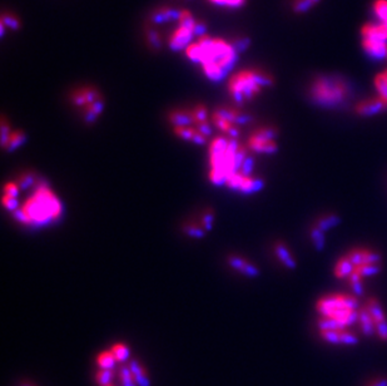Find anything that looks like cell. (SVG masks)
Here are the masks:
<instances>
[{"mask_svg":"<svg viewBox=\"0 0 387 386\" xmlns=\"http://www.w3.org/2000/svg\"><path fill=\"white\" fill-rule=\"evenodd\" d=\"M185 54L191 62L200 65V69L208 80L219 82L224 79L234 67L239 53L232 41L204 34L187 46Z\"/></svg>","mask_w":387,"mask_h":386,"instance_id":"1","label":"cell"},{"mask_svg":"<svg viewBox=\"0 0 387 386\" xmlns=\"http://www.w3.org/2000/svg\"><path fill=\"white\" fill-rule=\"evenodd\" d=\"M62 216V201L45 181H39L23 206L13 212V218L18 223L33 228L57 223Z\"/></svg>","mask_w":387,"mask_h":386,"instance_id":"2","label":"cell"},{"mask_svg":"<svg viewBox=\"0 0 387 386\" xmlns=\"http://www.w3.org/2000/svg\"><path fill=\"white\" fill-rule=\"evenodd\" d=\"M248 147L238 139L229 137H215L209 144V172L212 185L226 186L227 181L241 172L243 162L248 157Z\"/></svg>","mask_w":387,"mask_h":386,"instance_id":"3","label":"cell"},{"mask_svg":"<svg viewBox=\"0 0 387 386\" xmlns=\"http://www.w3.org/2000/svg\"><path fill=\"white\" fill-rule=\"evenodd\" d=\"M273 77L259 69H244L231 75L227 84L229 97L236 104L253 101L264 88L272 87Z\"/></svg>","mask_w":387,"mask_h":386,"instance_id":"4","label":"cell"},{"mask_svg":"<svg viewBox=\"0 0 387 386\" xmlns=\"http://www.w3.org/2000/svg\"><path fill=\"white\" fill-rule=\"evenodd\" d=\"M313 103L323 108L341 107L351 95V85L340 75H320L310 89Z\"/></svg>","mask_w":387,"mask_h":386,"instance_id":"5","label":"cell"},{"mask_svg":"<svg viewBox=\"0 0 387 386\" xmlns=\"http://www.w3.org/2000/svg\"><path fill=\"white\" fill-rule=\"evenodd\" d=\"M316 310L321 317L334 320L342 329H347L359 320L360 305L352 295L337 294L321 297L316 304Z\"/></svg>","mask_w":387,"mask_h":386,"instance_id":"6","label":"cell"},{"mask_svg":"<svg viewBox=\"0 0 387 386\" xmlns=\"http://www.w3.org/2000/svg\"><path fill=\"white\" fill-rule=\"evenodd\" d=\"M278 136V131L274 127H263L249 136L247 147L251 152L258 155H274L278 151V144L276 138Z\"/></svg>","mask_w":387,"mask_h":386,"instance_id":"7","label":"cell"},{"mask_svg":"<svg viewBox=\"0 0 387 386\" xmlns=\"http://www.w3.org/2000/svg\"><path fill=\"white\" fill-rule=\"evenodd\" d=\"M226 187L242 194H252V193L259 192L264 187V181L262 178L246 176L242 172H238L227 181Z\"/></svg>","mask_w":387,"mask_h":386,"instance_id":"8","label":"cell"},{"mask_svg":"<svg viewBox=\"0 0 387 386\" xmlns=\"http://www.w3.org/2000/svg\"><path fill=\"white\" fill-rule=\"evenodd\" d=\"M321 339L331 345L355 346L359 344L360 337L355 332L344 330H332V331H320Z\"/></svg>","mask_w":387,"mask_h":386,"instance_id":"9","label":"cell"},{"mask_svg":"<svg viewBox=\"0 0 387 386\" xmlns=\"http://www.w3.org/2000/svg\"><path fill=\"white\" fill-rule=\"evenodd\" d=\"M197 35L194 33V30L188 26L182 25V24H178L177 28L173 30V33L170 36V48L175 52H180L182 49H187V46L191 43H193V38Z\"/></svg>","mask_w":387,"mask_h":386,"instance_id":"10","label":"cell"},{"mask_svg":"<svg viewBox=\"0 0 387 386\" xmlns=\"http://www.w3.org/2000/svg\"><path fill=\"white\" fill-rule=\"evenodd\" d=\"M99 99H102V94L93 87L80 88V89H77L75 92H73L72 95H70L72 103L74 104L75 107L82 109L87 108L88 106L93 104L94 102L99 101Z\"/></svg>","mask_w":387,"mask_h":386,"instance_id":"11","label":"cell"},{"mask_svg":"<svg viewBox=\"0 0 387 386\" xmlns=\"http://www.w3.org/2000/svg\"><path fill=\"white\" fill-rule=\"evenodd\" d=\"M355 111L361 117H374L387 111V103L380 97L372 99L370 98L357 103V106L355 107Z\"/></svg>","mask_w":387,"mask_h":386,"instance_id":"12","label":"cell"},{"mask_svg":"<svg viewBox=\"0 0 387 386\" xmlns=\"http://www.w3.org/2000/svg\"><path fill=\"white\" fill-rule=\"evenodd\" d=\"M362 48L372 59L381 60L387 58V41L377 39H362Z\"/></svg>","mask_w":387,"mask_h":386,"instance_id":"13","label":"cell"},{"mask_svg":"<svg viewBox=\"0 0 387 386\" xmlns=\"http://www.w3.org/2000/svg\"><path fill=\"white\" fill-rule=\"evenodd\" d=\"M228 265L231 266L234 271L242 273L243 276H247V277H257V276H259L258 267L254 266L253 263L249 262V261H247L246 258L239 257V256H229Z\"/></svg>","mask_w":387,"mask_h":386,"instance_id":"14","label":"cell"},{"mask_svg":"<svg viewBox=\"0 0 387 386\" xmlns=\"http://www.w3.org/2000/svg\"><path fill=\"white\" fill-rule=\"evenodd\" d=\"M215 113H218L219 116H222L223 118H226L227 121H229L231 123L236 124V126H243V124H248L252 122V116L249 114L243 113V112L238 111L236 108H231V107H219V108L215 109Z\"/></svg>","mask_w":387,"mask_h":386,"instance_id":"15","label":"cell"},{"mask_svg":"<svg viewBox=\"0 0 387 386\" xmlns=\"http://www.w3.org/2000/svg\"><path fill=\"white\" fill-rule=\"evenodd\" d=\"M212 122H213V124H214V126L217 127V128L219 129V131L222 132V133H223L226 137L238 139L239 134H241V132H239V129H238V126L231 123V122L227 121L226 118H223L222 116H219L218 113H215V112H213L212 113Z\"/></svg>","mask_w":387,"mask_h":386,"instance_id":"16","label":"cell"},{"mask_svg":"<svg viewBox=\"0 0 387 386\" xmlns=\"http://www.w3.org/2000/svg\"><path fill=\"white\" fill-rule=\"evenodd\" d=\"M362 39H377L387 41V25L384 23H367L361 28Z\"/></svg>","mask_w":387,"mask_h":386,"instance_id":"17","label":"cell"},{"mask_svg":"<svg viewBox=\"0 0 387 386\" xmlns=\"http://www.w3.org/2000/svg\"><path fill=\"white\" fill-rule=\"evenodd\" d=\"M357 324H360V329H361L362 334H364L365 336H372V335L376 334V325H375V320L374 317H372V315L370 314L366 305L360 307Z\"/></svg>","mask_w":387,"mask_h":386,"instance_id":"18","label":"cell"},{"mask_svg":"<svg viewBox=\"0 0 387 386\" xmlns=\"http://www.w3.org/2000/svg\"><path fill=\"white\" fill-rule=\"evenodd\" d=\"M274 255L277 256L278 261L288 270H295L297 267L295 257L292 256L291 251L288 250L287 246L283 242H277L274 245Z\"/></svg>","mask_w":387,"mask_h":386,"instance_id":"19","label":"cell"},{"mask_svg":"<svg viewBox=\"0 0 387 386\" xmlns=\"http://www.w3.org/2000/svg\"><path fill=\"white\" fill-rule=\"evenodd\" d=\"M181 10H175L170 6H162L158 8L156 11L152 14V21L153 23H166V21L171 20H178Z\"/></svg>","mask_w":387,"mask_h":386,"instance_id":"20","label":"cell"},{"mask_svg":"<svg viewBox=\"0 0 387 386\" xmlns=\"http://www.w3.org/2000/svg\"><path fill=\"white\" fill-rule=\"evenodd\" d=\"M170 121L173 127L194 126L192 111H173L170 114Z\"/></svg>","mask_w":387,"mask_h":386,"instance_id":"21","label":"cell"},{"mask_svg":"<svg viewBox=\"0 0 387 386\" xmlns=\"http://www.w3.org/2000/svg\"><path fill=\"white\" fill-rule=\"evenodd\" d=\"M355 270H356V267L354 266V263L350 261L347 256H344L337 261L336 266H335V276L340 280H344V278H349Z\"/></svg>","mask_w":387,"mask_h":386,"instance_id":"22","label":"cell"},{"mask_svg":"<svg viewBox=\"0 0 387 386\" xmlns=\"http://www.w3.org/2000/svg\"><path fill=\"white\" fill-rule=\"evenodd\" d=\"M26 142V134L21 131H11L8 141L3 144V148L6 152H14L20 148Z\"/></svg>","mask_w":387,"mask_h":386,"instance_id":"23","label":"cell"},{"mask_svg":"<svg viewBox=\"0 0 387 386\" xmlns=\"http://www.w3.org/2000/svg\"><path fill=\"white\" fill-rule=\"evenodd\" d=\"M103 109H104V101L99 99V101L94 102L93 104L88 106L87 108L83 109V119H84L87 123H94L98 118H99L100 114L103 113Z\"/></svg>","mask_w":387,"mask_h":386,"instance_id":"24","label":"cell"},{"mask_svg":"<svg viewBox=\"0 0 387 386\" xmlns=\"http://www.w3.org/2000/svg\"><path fill=\"white\" fill-rule=\"evenodd\" d=\"M341 217L339 216V214L336 213H328V214H325V216L320 217V218L317 219V222H316L315 226L317 227V228H320L321 231L323 232H327L330 231V229L335 228V227L339 226L340 223H341Z\"/></svg>","mask_w":387,"mask_h":386,"instance_id":"25","label":"cell"},{"mask_svg":"<svg viewBox=\"0 0 387 386\" xmlns=\"http://www.w3.org/2000/svg\"><path fill=\"white\" fill-rule=\"evenodd\" d=\"M366 307L369 309L370 314L372 315V317H374L375 325L380 324V322H384L387 320L386 312H385L384 307H382V305L380 304L379 300L369 299L366 302Z\"/></svg>","mask_w":387,"mask_h":386,"instance_id":"26","label":"cell"},{"mask_svg":"<svg viewBox=\"0 0 387 386\" xmlns=\"http://www.w3.org/2000/svg\"><path fill=\"white\" fill-rule=\"evenodd\" d=\"M129 369L133 373L134 379H136V383L138 386H149V379L147 376V371L138 361L132 360L131 363L128 364Z\"/></svg>","mask_w":387,"mask_h":386,"instance_id":"27","label":"cell"},{"mask_svg":"<svg viewBox=\"0 0 387 386\" xmlns=\"http://www.w3.org/2000/svg\"><path fill=\"white\" fill-rule=\"evenodd\" d=\"M95 363H97L98 368L99 369H113L116 365L117 360L114 358L113 353L110 350L102 351V353L98 354L97 359H95Z\"/></svg>","mask_w":387,"mask_h":386,"instance_id":"28","label":"cell"},{"mask_svg":"<svg viewBox=\"0 0 387 386\" xmlns=\"http://www.w3.org/2000/svg\"><path fill=\"white\" fill-rule=\"evenodd\" d=\"M0 26H1V35L5 34V28H9L10 30L16 31L20 28V20L16 18L14 14L4 13L1 15V20H0Z\"/></svg>","mask_w":387,"mask_h":386,"instance_id":"29","label":"cell"},{"mask_svg":"<svg viewBox=\"0 0 387 386\" xmlns=\"http://www.w3.org/2000/svg\"><path fill=\"white\" fill-rule=\"evenodd\" d=\"M318 3H321V0H292V10L296 14H305Z\"/></svg>","mask_w":387,"mask_h":386,"instance_id":"30","label":"cell"},{"mask_svg":"<svg viewBox=\"0 0 387 386\" xmlns=\"http://www.w3.org/2000/svg\"><path fill=\"white\" fill-rule=\"evenodd\" d=\"M310 237H311V241H312V245H313V247H315V250L318 251V252H321V251L325 248V245H326L325 232L321 231V229L317 228L316 226H313L312 228H311Z\"/></svg>","mask_w":387,"mask_h":386,"instance_id":"31","label":"cell"},{"mask_svg":"<svg viewBox=\"0 0 387 386\" xmlns=\"http://www.w3.org/2000/svg\"><path fill=\"white\" fill-rule=\"evenodd\" d=\"M173 131H175V134L178 137V138L183 139V141L187 142H192L194 141L195 136L198 133V129L195 128L194 126L193 127H173Z\"/></svg>","mask_w":387,"mask_h":386,"instance_id":"32","label":"cell"},{"mask_svg":"<svg viewBox=\"0 0 387 386\" xmlns=\"http://www.w3.org/2000/svg\"><path fill=\"white\" fill-rule=\"evenodd\" d=\"M362 280H364V277L360 275V272L357 270H355L354 273L349 277L350 286H351V290L355 296H361V295H364V283H362Z\"/></svg>","mask_w":387,"mask_h":386,"instance_id":"33","label":"cell"},{"mask_svg":"<svg viewBox=\"0 0 387 386\" xmlns=\"http://www.w3.org/2000/svg\"><path fill=\"white\" fill-rule=\"evenodd\" d=\"M118 374H119V380H121L122 386H138L136 383V379H134L133 373H132L128 365L121 366Z\"/></svg>","mask_w":387,"mask_h":386,"instance_id":"34","label":"cell"},{"mask_svg":"<svg viewBox=\"0 0 387 386\" xmlns=\"http://www.w3.org/2000/svg\"><path fill=\"white\" fill-rule=\"evenodd\" d=\"M110 351L113 353L114 358H116L117 363H124L129 356V349L126 344L117 343L116 345L112 346Z\"/></svg>","mask_w":387,"mask_h":386,"instance_id":"35","label":"cell"},{"mask_svg":"<svg viewBox=\"0 0 387 386\" xmlns=\"http://www.w3.org/2000/svg\"><path fill=\"white\" fill-rule=\"evenodd\" d=\"M375 15L379 18L380 23L387 21V0H375L372 4Z\"/></svg>","mask_w":387,"mask_h":386,"instance_id":"36","label":"cell"},{"mask_svg":"<svg viewBox=\"0 0 387 386\" xmlns=\"http://www.w3.org/2000/svg\"><path fill=\"white\" fill-rule=\"evenodd\" d=\"M360 272V275L362 277H372V276H376L381 272L382 267L381 263H367V265H362L360 267L356 268Z\"/></svg>","mask_w":387,"mask_h":386,"instance_id":"37","label":"cell"},{"mask_svg":"<svg viewBox=\"0 0 387 386\" xmlns=\"http://www.w3.org/2000/svg\"><path fill=\"white\" fill-rule=\"evenodd\" d=\"M375 88H376L377 93H379V97L381 99H384L385 102L387 103V80L385 79L384 74L380 73L375 77Z\"/></svg>","mask_w":387,"mask_h":386,"instance_id":"38","label":"cell"},{"mask_svg":"<svg viewBox=\"0 0 387 386\" xmlns=\"http://www.w3.org/2000/svg\"><path fill=\"white\" fill-rule=\"evenodd\" d=\"M114 378L113 369H99L95 375V381L99 384V386H104L107 384L112 383Z\"/></svg>","mask_w":387,"mask_h":386,"instance_id":"39","label":"cell"},{"mask_svg":"<svg viewBox=\"0 0 387 386\" xmlns=\"http://www.w3.org/2000/svg\"><path fill=\"white\" fill-rule=\"evenodd\" d=\"M183 232L192 238H202L204 237L205 231L200 223H188L183 227Z\"/></svg>","mask_w":387,"mask_h":386,"instance_id":"40","label":"cell"},{"mask_svg":"<svg viewBox=\"0 0 387 386\" xmlns=\"http://www.w3.org/2000/svg\"><path fill=\"white\" fill-rule=\"evenodd\" d=\"M16 183H18L21 191H25V190H29L30 187H34L38 182H36L35 176H34L33 173L26 172V173H21V175L19 176Z\"/></svg>","mask_w":387,"mask_h":386,"instance_id":"41","label":"cell"},{"mask_svg":"<svg viewBox=\"0 0 387 386\" xmlns=\"http://www.w3.org/2000/svg\"><path fill=\"white\" fill-rule=\"evenodd\" d=\"M192 116L194 119V126L198 123H202V122L208 121V109L207 107L203 106V104H198L194 108L192 109Z\"/></svg>","mask_w":387,"mask_h":386,"instance_id":"42","label":"cell"},{"mask_svg":"<svg viewBox=\"0 0 387 386\" xmlns=\"http://www.w3.org/2000/svg\"><path fill=\"white\" fill-rule=\"evenodd\" d=\"M209 1L214 5L231 9H238L246 4V0H209Z\"/></svg>","mask_w":387,"mask_h":386,"instance_id":"43","label":"cell"},{"mask_svg":"<svg viewBox=\"0 0 387 386\" xmlns=\"http://www.w3.org/2000/svg\"><path fill=\"white\" fill-rule=\"evenodd\" d=\"M346 256L350 258V261L354 263L356 268L364 265V248H354Z\"/></svg>","mask_w":387,"mask_h":386,"instance_id":"44","label":"cell"},{"mask_svg":"<svg viewBox=\"0 0 387 386\" xmlns=\"http://www.w3.org/2000/svg\"><path fill=\"white\" fill-rule=\"evenodd\" d=\"M213 222H214V213H213V211L208 209V211H205L204 213L202 214L199 223L200 226L203 227V229H204L205 232H208L212 229Z\"/></svg>","mask_w":387,"mask_h":386,"instance_id":"45","label":"cell"},{"mask_svg":"<svg viewBox=\"0 0 387 386\" xmlns=\"http://www.w3.org/2000/svg\"><path fill=\"white\" fill-rule=\"evenodd\" d=\"M20 187L16 182H8L3 188L4 194L3 196H8V197H13V198H18L19 193H20Z\"/></svg>","mask_w":387,"mask_h":386,"instance_id":"46","label":"cell"},{"mask_svg":"<svg viewBox=\"0 0 387 386\" xmlns=\"http://www.w3.org/2000/svg\"><path fill=\"white\" fill-rule=\"evenodd\" d=\"M147 38H148V43L151 44L152 48H154V49H159V48H161L162 38L158 31L149 30L148 33H147Z\"/></svg>","mask_w":387,"mask_h":386,"instance_id":"47","label":"cell"},{"mask_svg":"<svg viewBox=\"0 0 387 386\" xmlns=\"http://www.w3.org/2000/svg\"><path fill=\"white\" fill-rule=\"evenodd\" d=\"M232 44H233L237 52L242 53L244 52V50H247V48H248L249 44H251V39L247 38V36H239V38L234 39V40L232 41Z\"/></svg>","mask_w":387,"mask_h":386,"instance_id":"48","label":"cell"},{"mask_svg":"<svg viewBox=\"0 0 387 386\" xmlns=\"http://www.w3.org/2000/svg\"><path fill=\"white\" fill-rule=\"evenodd\" d=\"M3 206L6 211L11 212L13 213L14 211L19 208V201L18 198H13V197H8V196H3Z\"/></svg>","mask_w":387,"mask_h":386,"instance_id":"49","label":"cell"},{"mask_svg":"<svg viewBox=\"0 0 387 386\" xmlns=\"http://www.w3.org/2000/svg\"><path fill=\"white\" fill-rule=\"evenodd\" d=\"M376 335L380 340L387 343V320L376 325Z\"/></svg>","mask_w":387,"mask_h":386,"instance_id":"50","label":"cell"},{"mask_svg":"<svg viewBox=\"0 0 387 386\" xmlns=\"http://www.w3.org/2000/svg\"><path fill=\"white\" fill-rule=\"evenodd\" d=\"M194 127L198 129V131L200 132V133L203 134V136L207 137V138L210 136V134H212V126H210L209 121L202 122V123H198V124H195Z\"/></svg>","mask_w":387,"mask_h":386,"instance_id":"51","label":"cell"},{"mask_svg":"<svg viewBox=\"0 0 387 386\" xmlns=\"http://www.w3.org/2000/svg\"><path fill=\"white\" fill-rule=\"evenodd\" d=\"M10 133H11L10 126H9L8 122H6L5 119H3V122H1V146L8 141Z\"/></svg>","mask_w":387,"mask_h":386,"instance_id":"52","label":"cell"},{"mask_svg":"<svg viewBox=\"0 0 387 386\" xmlns=\"http://www.w3.org/2000/svg\"><path fill=\"white\" fill-rule=\"evenodd\" d=\"M366 386H387V378H377L370 381Z\"/></svg>","mask_w":387,"mask_h":386,"instance_id":"53","label":"cell"},{"mask_svg":"<svg viewBox=\"0 0 387 386\" xmlns=\"http://www.w3.org/2000/svg\"><path fill=\"white\" fill-rule=\"evenodd\" d=\"M382 74H384V77H385V79H386V80H387V69H386V70H384V72H382Z\"/></svg>","mask_w":387,"mask_h":386,"instance_id":"54","label":"cell"},{"mask_svg":"<svg viewBox=\"0 0 387 386\" xmlns=\"http://www.w3.org/2000/svg\"><path fill=\"white\" fill-rule=\"evenodd\" d=\"M104 386H117V385H116V384H113V381H112V383L107 384V385H104Z\"/></svg>","mask_w":387,"mask_h":386,"instance_id":"55","label":"cell"},{"mask_svg":"<svg viewBox=\"0 0 387 386\" xmlns=\"http://www.w3.org/2000/svg\"><path fill=\"white\" fill-rule=\"evenodd\" d=\"M384 24H385V25H387V21H385V23H384Z\"/></svg>","mask_w":387,"mask_h":386,"instance_id":"56","label":"cell"}]
</instances>
